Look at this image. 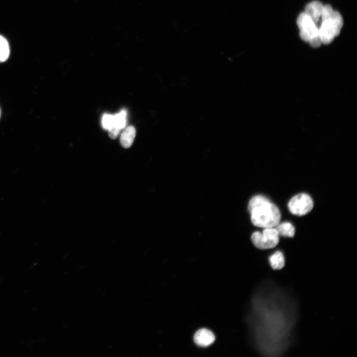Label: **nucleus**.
Wrapping results in <instances>:
<instances>
[{"label": "nucleus", "instance_id": "10", "mask_svg": "<svg viewBox=\"0 0 357 357\" xmlns=\"http://www.w3.org/2000/svg\"><path fill=\"white\" fill-rule=\"evenodd\" d=\"M270 265L274 269H281L285 265V258L283 253L277 251L269 258Z\"/></svg>", "mask_w": 357, "mask_h": 357}, {"label": "nucleus", "instance_id": "3", "mask_svg": "<svg viewBox=\"0 0 357 357\" xmlns=\"http://www.w3.org/2000/svg\"><path fill=\"white\" fill-rule=\"evenodd\" d=\"M251 239L254 245L259 249H269L276 246L279 242V235L275 228H265L262 233L255 232Z\"/></svg>", "mask_w": 357, "mask_h": 357}, {"label": "nucleus", "instance_id": "9", "mask_svg": "<svg viewBox=\"0 0 357 357\" xmlns=\"http://www.w3.org/2000/svg\"><path fill=\"white\" fill-rule=\"evenodd\" d=\"M275 228L280 236L287 237H293L295 233L294 227L288 222H284L276 226Z\"/></svg>", "mask_w": 357, "mask_h": 357}, {"label": "nucleus", "instance_id": "2", "mask_svg": "<svg viewBox=\"0 0 357 357\" xmlns=\"http://www.w3.org/2000/svg\"><path fill=\"white\" fill-rule=\"evenodd\" d=\"M319 27V35L322 44L331 43L338 36L343 25L340 13L334 10L330 5H324Z\"/></svg>", "mask_w": 357, "mask_h": 357}, {"label": "nucleus", "instance_id": "6", "mask_svg": "<svg viewBox=\"0 0 357 357\" xmlns=\"http://www.w3.org/2000/svg\"><path fill=\"white\" fill-rule=\"evenodd\" d=\"M323 7L324 5L321 2L313 1L305 6L304 12L317 25L321 17Z\"/></svg>", "mask_w": 357, "mask_h": 357}, {"label": "nucleus", "instance_id": "7", "mask_svg": "<svg viewBox=\"0 0 357 357\" xmlns=\"http://www.w3.org/2000/svg\"><path fill=\"white\" fill-rule=\"evenodd\" d=\"M215 339L214 334L206 329L198 330L194 336V341L198 346L206 347L210 346Z\"/></svg>", "mask_w": 357, "mask_h": 357}, {"label": "nucleus", "instance_id": "11", "mask_svg": "<svg viewBox=\"0 0 357 357\" xmlns=\"http://www.w3.org/2000/svg\"><path fill=\"white\" fill-rule=\"evenodd\" d=\"M9 46L6 39L0 35V62H4L9 56Z\"/></svg>", "mask_w": 357, "mask_h": 357}, {"label": "nucleus", "instance_id": "5", "mask_svg": "<svg viewBox=\"0 0 357 357\" xmlns=\"http://www.w3.org/2000/svg\"><path fill=\"white\" fill-rule=\"evenodd\" d=\"M313 207V202L308 194L300 193L294 196L288 203L290 211L293 214L302 216L309 213Z\"/></svg>", "mask_w": 357, "mask_h": 357}, {"label": "nucleus", "instance_id": "14", "mask_svg": "<svg viewBox=\"0 0 357 357\" xmlns=\"http://www.w3.org/2000/svg\"><path fill=\"white\" fill-rule=\"evenodd\" d=\"M121 131V129L113 126L109 130V135L111 138L114 139H116L119 135Z\"/></svg>", "mask_w": 357, "mask_h": 357}, {"label": "nucleus", "instance_id": "15", "mask_svg": "<svg viewBox=\"0 0 357 357\" xmlns=\"http://www.w3.org/2000/svg\"><path fill=\"white\" fill-rule=\"evenodd\" d=\"M0 115H1V111H0Z\"/></svg>", "mask_w": 357, "mask_h": 357}, {"label": "nucleus", "instance_id": "8", "mask_svg": "<svg viewBox=\"0 0 357 357\" xmlns=\"http://www.w3.org/2000/svg\"><path fill=\"white\" fill-rule=\"evenodd\" d=\"M136 135V130L134 126H128L121 132L120 136V143L125 148H129L132 144Z\"/></svg>", "mask_w": 357, "mask_h": 357}, {"label": "nucleus", "instance_id": "4", "mask_svg": "<svg viewBox=\"0 0 357 357\" xmlns=\"http://www.w3.org/2000/svg\"><path fill=\"white\" fill-rule=\"evenodd\" d=\"M297 25L299 29V36L304 41L309 43L319 37L318 25L304 12L299 15Z\"/></svg>", "mask_w": 357, "mask_h": 357}, {"label": "nucleus", "instance_id": "13", "mask_svg": "<svg viewBox=\"0 0 357 357\" xmlns=\"http://www.w3.org/2000/svg\"><path fill=\"white\" fill-rule=\"evenodd\" d=\"M102 122L103 128L109 130L114 125V115L104 114L102 118Z\"/></svg>", "mask_w": 357, "mask_h": 357}, {"label": "nucleus", "instance_id": "12", "mask_svg": "<svg viewBox=\"0 0 357 357\" xmlns=\"http://www.w3.org/2000/svg\"><path fill=\"white\" fill-rule=\"evenodd\" d=\"M126 111L123 110L119 113L114 115V125L121 130L126 125Z\"/></svg>", "mask_w": 357, "mask_h": 357}, {"label": "nucleus", "instance_id": "1", "mask_svg": "<svg viewBox=\"0 0 357 357\" xmlns=\"http://www.w3.org/2000/svg\"><path fill=\"white\" fill-rule=\"evenodd\" d=\"M248 209L251 221L256 226L273 228L280 222L281 213L279 209L263 196L253 197L248 203Z\"/></svg>", "mask_w": 357, "mask_h": 357}]
</instances>
